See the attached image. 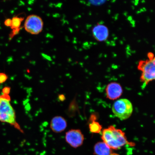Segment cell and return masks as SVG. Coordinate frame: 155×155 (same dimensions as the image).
Instances as JSON below:
<instances>
[{
	"mask_svg": "<svg viewBox=\"0 0 155 155\" xmlns=\"http://www.w3.org/2000/svg\"><path fill=\"white\" fill-rule=\"evenodd\" d=\"M93 36L97 41H103L106 40L109 35V31L105 25L98 24L92 29Z\"/></svg>",
	"mask_w": 155,
	"mask_h": 155,
	"instance_id": "9c48e42d",
	"label": "cell"
},
{
	"mask_svg": "<svg viewBox=\"0 0 155 155\" xmlns=\"http://www.w3.org/2000/svg\"><path fill=\"white\" fill-rule=\"evenodd\" d=\"M65 139L66 142L71 147L77 148L82 146L84 138L80 130L71 129L66 132Z\"/></svg>",
	"mask_w": 155,
	"mask_h": 155,
	"instance_id": "8992f818",
	"label": "cell"
},
{
	"mask_svg": "<svg viewBox=\"0 0 155 155\" xmlns=\"http://www.w3.org/2000/svg\"><path fill=\"white\" fill-rule=\"evenodd\" d=\"M90 132L93 133H99L101 132L102 127L99 122L93 121L89 125Z\"/></svg>",
	"mask_w": 155,
	"mask_h": 155,
	"instance_id": "8fae6325",
	"label": "cell"
},
{
	"mask_svg": "<svg viewBox=\"0 0 155 155\" xmlns=\"http://www.w3.org/2000/svg\"><path fill=\"white\" fill-rule=\"evenodd\" d=\"M8 78L7 75L4 73H0V85L5 83Z\"/></svg>",
	"mask_w": 155,
	"mask_h": 155,
	"instance_id": "4fadbf2b",
	"label": "cell"
},
{
	"mask_svg": "<svg viewBox=\"0 0 155 155\" xmlns=\"http://www.w3.org/2000/svg\"><path fill=\"white\" fill-rule=\"evenodd\" d=\"M123 92L120 84L116 82L108 84L106 88L107 98L111 100H115L119 98Z\"/></svg>",
	"mask_w": 155,
	"mask_h": 155,
	"instance_id": "52a82bcc",
	"label": "cell"
},
{
	"mask_svg": "<svg viewBox=\"0 0 155 155\" xmlns=\"http://www.w3.org/2000/svg\"><path fill=\"white\" fill-rule=\"evenodd\" d=\"M138 69L142 72L140 80L144 87L150 82L155 81V57L151 59L140 61Z\"/></svg>",
	"mask_w": 155,
	"mask_h": 155,
	"instance_id": "3957f363",
	"label": "cell"
},
{
	"mask_svg": "<svg viewBox=\"0 0 155 155\" xmlns=\"http://www.w3.org/2000/svg\"><path fill=\"white\" fill-rule=\"evenodd\" d=\"M43 23L40 17L35 15H29L24 23L25 30L32 35H37L43 31Z\"/></svg>",
	"mask_w": 155,
	"mask_h": 155,
	"instance_id": "5b68a950",
	"label": "cell"
},
{
	"mask_svg": "<svg viewBox=\"0 0 155 155\" xmlns=\"http://www.w3.org/2000/svg\"><path fill=\"white\" fill-rule=\"evenodd\" d=\"M114 115L121 120L129 118L133 111V107L130 101L126 99L118 100L114 102L112 107Z\"/></svg>",
	"mask_w": 155,
	"mask_h": 155,
	"instance_id": "277c9868",
	"label": "cell"
},
{
	"mask_svg": "<svg viewBox=\"0 0 155 155\" xmlns=\"http://www.w3.org/2000/svg\"><path fill=\"white\" fill-rule=\"evenodd\" d=\"M148 57H149V59H153L154 57V55L153 53H148Z\"/></svg>",
	"mask_w": 155,
	"mask_h": 155,
	"instance_id": "e0dca14e",
	"label": "cell"
},
{
	"mask_svg": "<svg viewBox=\"0 0 155 155\" xmlns=\"http://www.w3.org/2000/svg\"><path fill=\"white\" fill-rule=\"evenodd\" d=\"M11 101L9 95H0V122L10 124L21 132H23L16 122L15 111L11 105Z\"/></svg>",
	"mask_w": 155,
	"mask_h": 155,
	"instance_id": "7a4b0ae2",
	"label": "cell"
},
{
	"mask_svg": "<svg viewBox=\"0 0 155 155\" xmlns=\"http://www.w3.org/2000/svg\"><path fill=\"white\" fill-rule=\"evenodd\" d=\"M4 24L5 26L7 27H11L12 26V19H10V18H8L5 19V22H4Z\"/></svg>",
	"mask_w": 155,
	"mask_h": 155,
	"instance_id": "2e32d148",
	"label": "cell"
},
{
	"mask_svg": "<svg viewBox=\"0 0 155 155\" xmlns=\"http://www.w3.org/2000/svg\"><path fill=\"white\" fill-rule=\"evenodd\" d=\"M113 150L104 142H98L94 145V155H119Z\"/></svg>",
	"mask_w": 155,
	"mask_h": 155,
	"instance_id": "30bf717a",
	"label": "cell"
},
{
	"mask_svg": "<svg viewBox=\"0 0 155 155\" xmlns=\"http://www.w3.org/2000/svg\"><path fill=\"white\" fill-rule=\"evenodd\" d=\"M21 28L19 29H12V31L9 35V40H11L15 35L18 34L20 31Z\"/></svg>",
	"mask_w": 155,
	"mask_h": 155,
	"instance_id": "5bb4252c",
	"label": "cell"
},
{
	"mask_svg": "<svg viewBox=\"0 0 155 155\" xmlns=\"http://www.w3.org/2000/svg\"><path fill=\"white\" fill-rule=\"evenodd\" d=\"M101 138L103 142L112 150H118L126 145H134L128 141L123 131L113 126L104 130Z\"/></svg>",
	"mask_w": 155,
	"mask_h": 155,
	"instance_id": "6da1fadb",
	"label": "cell"
},
{
	"mask_svg": "<svg viewBox=\"0 0 155 155\" xmlns=\"http://www.w3.org/2000/svg\"><path fill=\"white\" fill-rule=\"evenodd\" d=\"M67 121L61 116H56L53 118L50 122V128L53 132L60 133L65 130L67 128Z\"/></svg>",
	"mask_w": 155,
	"mask_h": 155,
	"instance_id": "ba28073f",
	"label": "cell"
},
{
	"mask_svg": "<svg viewBox=\"0 0 155 155\" xmlns=\"http://www.w3.org/2000/svg\"><path fill=\"white\" fill-rule=\"evenodd\" d=\"M11 90V87L6 86L4 87L2 90V94L4 95H9Z\"/></svg>",
	"mask_w": 155,
	"mask_h": 155,
	"instance_id": "9a60e30c",
	"label": "cell"
},
{
	"mask_svg": "<svg viewBox=\"0 0 155 155\" xmlns=\"http://www.w3.org/2000/svg\"><path fill=\"white\" fill-rule=\"evenodd\" d=\"M24 20V18L22 17L15 16L12 19V26L11 29H16L20 28L22 22Z\"/></svg>",
	"mask_w": 155,
	"mask_h": 155,
	"instance_id": "7c38bea8",
	"label": "cell"
}]
</instances>
